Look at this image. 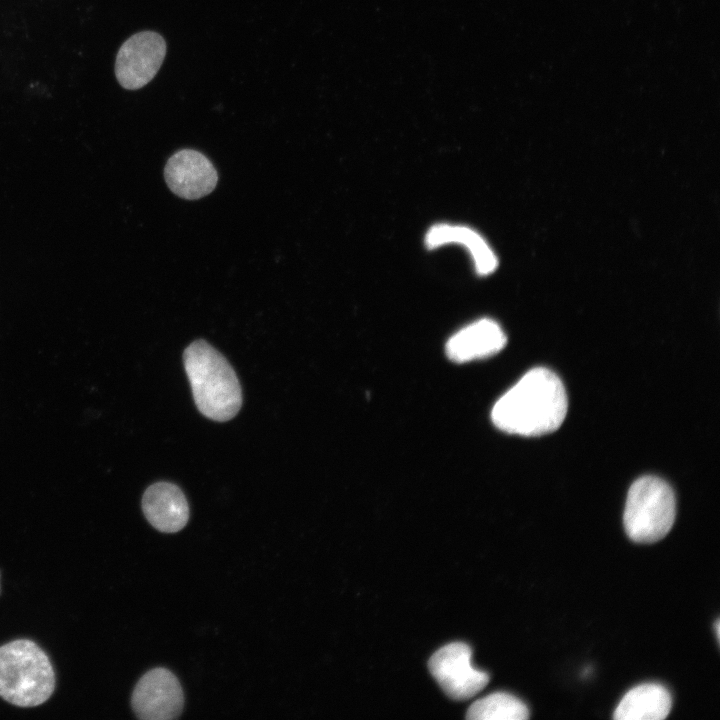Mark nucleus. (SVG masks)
<instances>
[{
  "label": "nucleus",
  "instance_id": "nucleus-1",
  "mask_svg": "<svg viewBox=\"0 0 720 720\" xmlns=\"http://www.w3.org/2000/svg\"><path fill=\"white\" fill-rule=\"evenodd\" d=\"M567 413V396L558 376L546 368L528 371L495 403L491 418L500 430L540 436L557 430Z\"/></svg>",
  "mask_w": 720,
  "mask_h": 720
},
{
  "label": "nucleus",
  "instance_id": "nucleus-2",
  "mask_svg": "<svg viewBox=\"0 0 720 720\" xmlns=\"http://www.w3.org/2000/svg\"><path fill=\"white\" fill-rule=\"evenodd\" d=\"M194 402L207 418L224 422L242 405L237 375L226 358L204 340L192 342L183 353Z\"/></svg>",
  "mask_w": 720,
  "mask_h": 720
},
{
  "label": "nucleus",
  "instance_id": "nucleus-3",
  "mask_svg": "<svg viewBox=\"0 0 720 720\" xmlns=\"http://www.w3.org/2000/svg\"><path fill=\"white\" fill-rule=\"evenodd\" d=\"M56 685L46 652L34 641L17 639L0 646V697L19 707L46 702Z\"/></svg>",
  "mask_w": 720,
  "mask_h": 720
},
{
  "label": "nucleus",
  "instance_id": "nucleus-4",
  "mask_svg": "<svg viewBox=\"0 0 720 720\" xmlns=\"http://www.w3.org/2000/svg\"><path fill=\"white\" fill-rule=\"evenodd\" d=\"M676 515L673 490L662 479L644 476L630 487L623 515L629 538L638 543H653L670 531Z\"/></svg>",
  "mask_w": 720,
  "mask_h": 720
},
{
  "label": "nucleus",
  "instance_id": "nucleus-5",
  "mask_svg": "<svg viewBox=\"0 0 720 720\" xmlns=\"http://www.w3.org/2000/svg\"><path fill=\"white\" fill-rule=\"evenodd\" d=\"M471 657L470 646L453 642L438 649L428 662L432 676L452 699H469L489 682L486 672L472 666Z\"/></svg>",
  "mask_w": 720,
  "mask_h": 720
},
{
  "label": "nucleus",
  "instance_id": "nucleus-6",
  "mask_svg": "<svg viewBox=\"0 0 720 720\" xmlns=\"http://www.w3.org/2000/svg\"><path fill=\"white\" fill-rule=\"evenodd\" d=\"M166 55L163 37L153 31L132 35L120 47L115 62L119 84L128 90L148 84L160 69Z\"/></svg>",
  "mask_w": 720,
  "mask_h": 720
},
{
  "label": "nucleus",
  "instance_id": "nucleus-7",
  "mask_svg": "<svg viewBox=\"0 0 720 720\" xmlns=\"http://www.w3.org/2000/svg\"><path fill=\"white\" fill-rule=\"evenodd\" d=\"M184 705L182 687L166 668L146 672L137 682L131 696L135 715L143 720H169L178 717Z\"/></svg>",
  "mask_w": 720,
  "mask_h": 720
},
{
  "label": "nucleus",
  "instance_id": "nucleus-8",
  "mask_svg": "<svg viewBox=\"0 0 720 720\" xmlns=\"http://www.w3.org/2000/svg\"><path fill=\"white\" fill-rule=\"evenodd\" d=\"M169 189L178 197L196 200L210 194L218 181L212 162L201 152L183 149L174 153L164 168Z\"/></svg>",
  "mask_w": 720,
  "mask_h": 720
},
{
  "label": "nucleus",
  "instance_id": "nucleus-9",
  "mask_svg": "<svg viewBox=\"0 0 720 720\" xmlns=\"http://www.w3.org/2000/svg\"><path fill=\"white\" fill-rule=\"evenodd\" d=\"M142 510L148 522L164 533L181 530L189 519V506L183 492L170 482L150 485L142 497Z\"/></svg>",
  "mask_w": 720,
  "mask_h": 720
},
{
  "label": "nucleus",
  "instance_id": "nucleus-10",
  "mask_svg": "<svg viewBox=\"0 0 720 720\" xmlns=\"http://www.w3.org/2000/svg\"><path fill=\"white\" fill-rule=\"evenodd\" d=\"M506 335L494 320L479 319L456 332L446 344L448 358L457 363L490 357L506 345Z\"/></svg>",
  "mask_w": 720,
  "mask_h": 720
},
{
  "label": "nucleus",
  "instance_id": "nucleus-11",
  "mask_svg": "<svg viewBox=\"0 0 720 720\" xmlns=\"http://www.w3.org/2000/svg\"><path fill=\"white\" fill-rule=\"evenodd\" d=\"M424 240L428 249L451 244L464 246L473 260L476 273L480 276L493 273L498 266L496 254L490 245L481 234L469 226L434 224L426 232Z\"/></svg>",
  "mask_w": 720,
  "mask_h": 720
},
{
  "label": "nucleus",
  "instance_id": "nucleus-12",
  "mask_svg": "<svg viewBox=\"0 0 720 720\" xmlns=\"http://www.w3.org/2000/svg\"><path fill=\"white\" fill-rule=\"evenodd\" d=\"M672 705L668 690L656 683H645L629 690L614 711L616 720H662Z\"/></svg>",
  "mask_w": 720,
  "mask_h": 720
},
{
  "label": "nucleus",
  "instance_id": "nucleus-13",
  "mask_svg": "<svg viewBox=\"0 0 720 720\" xmlns=\"http://www.w3.org/2000/svg\"><path fill=\"white\" fill-rule=\"evenodd\" d=\"M528 717L526 705L506 692H495L475 701L466 714L470 720H524Z\"/></svg>",
  "mask_w": 720,
  "mask_h": 720
},
{
  "label": "nucleus",
  "instance_id": "nucleus-14",
  "mask_svg": "<svg viewBox=\"0 0 720 720\" xmlns=\"http://www.w3.org/2000/svg\"><path fill=\"white\" fill-rule=\"evenodd\" d=\"M719 626H720L719 620H717V621H716V624H715V627H716V634H717V637H718V638H719Z\"/></svg>",
  "mask_w": 720,
  "mask_h": 720
},
{
  "label": "nucleus",
  "instance_id": "nucleus-15",
  "mask_svg": "<svg viewBox=\"0 0 720 720\" xmlns=\"http://www.w3.org/2000/svg\"><path fill=\"white\" fill-rule=\"evenodd\" d=\"M0 592H1V588H0Z\"/></svg>",
  "mask_w": 720,
  "mask_h": 720
}]
</instances>
